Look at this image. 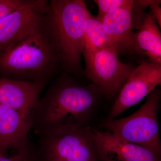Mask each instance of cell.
Masks as SVG:
<instances>
[{
	"label": "cell",
	"mask_w": 161,
	"mask_h": 161,
	"mask_svg": "<svg viewBox=\"0 0 161 161\" xmlns=\"http://www.w3.org/2000/svg\"><path fill=\"white\" fill-rule=\"evenodd\" d=\"M161 97L160 90L157 87L136 112L124 118H107L103 125L107 131L147 148L161 158V142L158 117Z\"/></svg>",
	"instance_id": "obj_4"
},
{
	"label": "cell",
	"mask_w": 161,
	"mask_h": 161,
	"mask_svg": "<svg viewBox=\"0 0 161 161\" xmlns=\"http://www.w3.org/2000/svg\"><path fill=\"white\" fill-rule=\"evenodd\" d=\"M33 121L34 116L0 104V155L7 156L10 149L18 152L31 146L28 134Z\"/></svg>",
	"instance_id": "obj_11"
},
{
	"label": "cell",
	"mask_w": 161,
	"mask_h": 161,
	"mask_svg": "<svg viewBox=\"0 0 161 161\" xmlns=\"http://www.w3.org/2000/svg\"><path fill=\"white\" fill-rule=\"evenodd\" d=\"M46 80L25 81L0 77V104L34 116Z\"/></svg>",
	"instance_id": "obj_10"
},
{
	"label": "cell",
	"mask_w": 161,
	"mask_h": 161,
	"mask_svg": "<svg viewBox=\"0 0 161 161\" xmlns=\"http://www.w3.org/2000/svg\"><path fill=\"white\" fill-rule=\"evenodd\" d=\"M45 17L33 31L0 54V73L5 78L46 80L59 66Z\"/></svg>",
	"instance_id": "obj_2"
},
{
	"label": "cell",
	"mask_w": 161,
	"mask_h": 161,
	"mask_svg": "<svg viewBox=\"0 0 161 161\" xmlns=\"http://www.w3.org/2000/svg\"><path fill=\"white\" fill-rule=\"evenodd\" d=\"M102 95L94 84L81 85L67 76L60 77L38 101L33 127L39 133L58 127L87 126Z\"/></svg>",
	"instance_id": "obj_1"
},
{
	"label": "cell",
	"mask_w": 161,
	"mask_h": 161,
	"mask_svg": "<svg viewBox=\"0 0 161 161\" xmlns=\"http://www.w3.org/2000/svg\"><path fill=\"white\" fill-rule=\"evenodd\" d=\"M27 0H0V19L18 9Z\"/></svg>",
	"instance_id": "obj_17"
},
{
	"label": "cell",
	"mask_w": 161,
	"mask_h": 161,
	"mask_svg": "<svg viewBox=\"0 0 161 161\" xmlns=\"http://www.w3.org/2000/svg\"><path fill=\"white\" fill-rule=\"evenodd\" d=\"M85 36L84 51L105 48H114L116 50L115 45L104 31L101 20L92 14L86 22Z\"/></svg>",
	"instance_id": "obj_14"
},
{
	"label": "cell",
	"mask_w": 161,
	"mask_h": 161,
	"mask_svg": "<svg viewBox=\"0 0 161 161\" xmlns=\"http://www.w3.org/2000/svg\"><path fill=\"white\" fill-rule=\"evenodd\" d=\"M159 0H137L133 1V7L132 12L135 13H142L143 10L147 7H150L151 5L155 3H159Z\"/></svg>",
	"instance_id": "obj_18"
},
{
	"label": "cell",
	"mask_w": 161,
	"mask_h": 161,
	"mask_svg": "<svg viewBox=\"0 0 161 161\" xmlns=\"http://www.w3.org/2000/svg\"><path fill=\"white\" fill-rule=\"evenodd\" d=\"M0 161H41L38 150L32 146L27 149L18 151L17 153L11 157L0 155Z\"/></svg>",
	"instance_id": "obj_16"
},
{
	"label": "cell",
	"mask_w": 161,
	"mask_h": 161,
	"mask_svg": "<svg viewBox=\"0 0 161 161\" xmlns=\"http://www.w3.org/2000/svg\"><path fill=\"white\" fill-rule=\"evenodd\" d=\"M92 137L99 161H161L147 148L125 140L109 131L92 129Z\"/></svg>",
	"instance_id": "obj_9"
},
{
	"label": "cell",
	"mask_w": 161,
	"mask_h": 161,
	"mask_svg": "<svg viewBox=\"0 0 161 161\" xmlns=\"http://www.w3.org/2000/svg\"><path fill=\"white\" fill-rule=\"evenodd\" d=\"M98 7L97 17L102 20L105 15L120 8H132V0H95Z\"/></svg>",
	"instance_id": "obj_15"
},
{
	"label": "cell",
	"mask_w": 161,
	"mask_h": 161,
	"mask_svg": "<svg viewBox=\"0 0 161 161\" xmlns=\"http://www.w3.org/2000/svg\"><path fill=\"white\" fill-rule=\"evenodd\" d=\"M91 14L83 0L48 2L45 20L60 65L68 73L82 71L81 56L85 48V26Z\"/></svg>",
	"instance_id": "obj_3"
},
{
	"label": "cell",
	"mask_w": 161,
	"mask_h": 161,
	"mask_svg": "<svg viewBox=\"0 0 161 161\" xmlns=\"http://www.w3.org/2000/svg\"><path fill=\"white\" fill-rule=\"evenodd\" d=\"M161 84V64L151 62L142 63L132 70L128 76L108 118H116L140 102Z\"/></svg>",
	"instance_id": "obj_7"
},
{
	"label": "cell",
	"mask_w": 161,
	"mask_h": 161,
	"mask_svg": "<svg viewBox=\"0 0 161 161\" xmlns=\"http://www.w3.org/2000/svg\"><path fill=\"white\" fill-rule=\"evenodd\" d=\"M41 161H99L87 126H61L39 133Z\"/></svg>",
	"instance_id": "obj_5"
},
{
	"label": "cell",
	"mask_w": 161,
	"mask_h": 161,
	"mask_svg": "<svg viewBox=\"0 0 161 161\" xmlns=\"http://www.w3.org/2000/svg\"><path fill=\"white\" fill-rule=\"evenodd\" d=\"M47 7L48 1L27 0L0 19V54L33 31L43 21Z\"/></svg>",
	"instance_id": "obj_8"
},
{
	"label": "cell",
	"mask_w": 161,
	"mask_h": 161,
	"mask_svg": "<svg viewBox=\"0 0 161 161\" xmlns=\"http://www.w3.org/2000/svg\"><path fill=\"white\" fill-rule=\"evenodd\" d=\"M161 2L153 4L150 6L151 9V14L154 19L158 23L160 27L161 26V8L159 4Z\"/></svg>",
	"instance_id": "obj_19"
},
{
	"label": "cell",
	"mask_w": 161,
	"mask_h": 161,
	"mask_svg": "<svg viewBox=\"0 0 161 161\" xmlns=\"http://www.w3.org/2000/svg\"><path fill=\"white\" fill-rule=\"evenodd\" d=\"M86 63V76L108 98L118 95L132 70L130 64L119 60L114 48L85 50L83 54Z\"/></svg>",
	"instance_id": "obj_6"
},
{
	"label": "cell",
	"mask_w": 161,
	"mask_h": 161,
	"mask_svg": "<svg viewBox=\"0 0 161 161\" xmlns=\"http://www.w3.org/2000/svg\"><path fill=\"white\" fill-rule=\"evenodd\" d=\"M134 35V50L148 57L151 63L161 64V34L151 14H145Z\"/></svg>",
	"instance_id": "obj_13"
},
{
	"label": "cell",
	"mask_w": 161,
	"mask_h": 161,
	"mask_svg": "<svg viewBox=\"0 0 161 161\" xmlns=\"http://www.w3.org/2000/svg\"><path fill=\"white\" fill-rule=\"evenodd\" d=\"M132 8L119 9L105 15L102 20L104 31L115 45L118 54L135 51Z\"/></svg>",
	"instance_id": "obj_12"
}]
</instances>
